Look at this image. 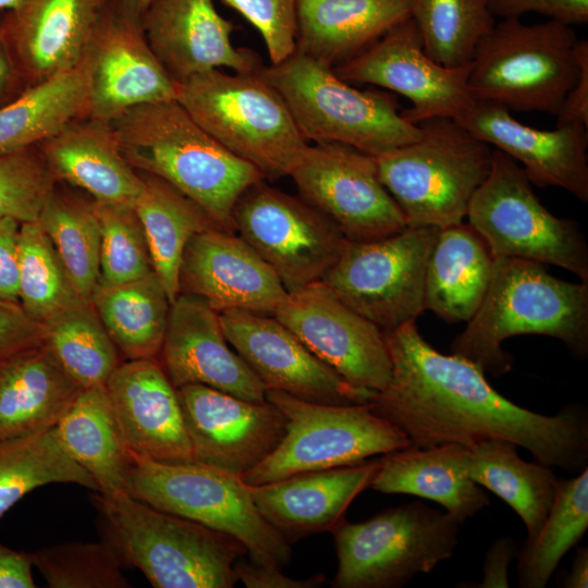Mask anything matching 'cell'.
<instances>
[{
	"mask_svg": "<svg viewBox=\"0 0 588 588\" xmlns=\"http://www.w3.org/2000/svg\"><path fill=\"white\" fill-rule=\"evenodd\" d=\"M392 375L369 406L418 448H467L497 439L525 448L536 462L579 474L588 467V412L571 403L554 415L522 407L495 391L470 362L433 348L416 321L382 331Z\"/></svg>",
	"mask_w": 588,
	"mask_h": 588,
	"instance_id": "1",
	"label": "cell"
},
{
	"mask_svg": "<svg viewBox=\"0 0 588 588\" xmlns=\"http://www.w3.org/2000/svg\"><path fill=\"white\" fill-rule=\"evenodd\" d=\"M519 334L561 340L574 358L588 356V282H568L542 264L497 256L486 295L451 343L457 355L494 377L509 372L513 357L502 343Z\"/></svg>",
	"mask_w": 588,
	"mask_h": 588,
	"instance_id": "2",
	"label": "cell"
},
{
	"mask_svg": "<svg viewBox=\"0 0 588 588\" xmlns=\"http://www.w3.org/2000/svg\"><path fill=\"white\" fill-rule=\"evenodd\" d=\"M110 124L134 169L174 186L223 230L234 232L240 196L266 180L206 133L176 100L134 107Z\"/></svg>",
	"mask_w": 588,
	"mask_h": 588,
	"instance_id": "3",
	"label": "cell"
},
{
	"mask_svg": "<svg viewBox=\"0 0 588 588\" xmlns=\"http://www.w3.org/2000/svg\"><path fill=\"white\" fill-rule=\"evenodd\" d=\"M100 539L123 567H135L155 588H232L235 562L247 553L235 537L177 516L127 493L93 492Z\"/></svg>",
	"mask_w": 588,
	"mask_h": 588,
	"instance_id": "4",
	"label": "cell"
},
{
	"mask_svg": "<svg viewBox=\"0 0 588 588\" xmlns=\"http://www.w3.org/2000/svg\"><path fill=\"white\" fill-rule=\"evenodd\" d=\"M260 73L282 97L307 142L344 144L376 157L421 135L420 125L402 115L392 94L359 90L330 64L298 50L262 65Z\"/></svg>",
	"mask_w": 588,
	"mask_h": 588,
	"instance_id": "5",
	"label": "cell"
},
{
	"mask_svg": "<svg viewBox=\"0 0 588 588\" xmlns=\"http://www.w3.org/2000/svg\"><path fill=\"white\" fill-rule=\"evenodd\" d=\"M260 69L195 74L176 83L175 100L222 147L277 180L289 175L308 143Z\"/></svg>",
	"mask_w": 588,
	"mask_h": 588,
	"instance_id": "6",
	"label": "cell"
},
{
	"mask_svg": "<svg viewBox=\"0 0 588 588\" xmlns=\"http://www.w3.org/2000/svg\"><path fill=\"white\" fill-rule=\"evenodd\" d=\"M419 125L418 139L375 157L380 181L407 225L460 224L490 172L493 149L454 119Z\"/></svg>",
	"mask_w": 588,
	"mask_h": 588,
	"instance_id": "7",
	"label": "cell"
},
{
	"mask_svg": "<svg viewBox=\"0 0 588 588\" xmlns=\"http://www.w3.org/2000/svg\"><path fill=\"white\" fill-rule=\"evenodd\" d=\"M126 493L161 511L229 534L256 564L283 569L289 543L260 514L240 476L196 461L167 463L128 454Z\"/></svg>",
	"mask_w": 588,
	"mask_h": 588,
	"instance_id": "8",
	"label": "cell"
},
{
	"mask_svg": "<svg viewBox=\"0 0 588 588\" xmlns=\"http://www.w3.org/2000/svg\"><path fill=\"white\" fill-rule=\"evenodd\" d=\"M577 41L571 25L555 20L535 25L519 19L495 23L469 63L471 98L510 111L556 115L578 77Z\"/></svg>",
	"mask_w": 588,
	"mask_h": 588,
	"instance_id": "9",
	"label": "cell"
},
{
	"mask_svg": "<svg viewBox=\"0 0 588 588\" xmlns=\"http://www.w3.org/2000/svg\"><path fill=\"white\" fill-rule=\"evenodd\" d=\"M338 558L333 588H400L450 559L458 524L419 501L389 507L331 531Z\"/></svg>",
	"mask_w": 588,
	"mask_h": 588,
	"instance_id": "10",
	"label": "cell"
},
{
	"mask_svg": "<svg viewBox=\"0 0 588 588\" xmlns=\"http://www.w3.org/2000/svg\"><path fill=\"white\" fill-rule=\"evenodd\" d=\"M266 400L285 416V434L265 460L241 476L248 486L353 465L411 445L409 439L375 414L369 403L322 404L274 390L266 391Z\"/></svg>",
	"mask_w": 588,
	"mask_h": 588,
	"instance_id": "11",
	"label": "cell"
},
{
	"mask_svg": "<svg viewBox=\"0 0 588 588\" xmlns=\"http://www.w3.org/2000/svg\"><path fill=\"white\" fill-rule=\"evenodd\" d=\"M466 217L493 257L554 265L588 282V245L578 225L551 213L524 169L506 154L493 149L490 172Z\"/></svg>",
	"mask_w": 588,
	"mask_h": 588,
	"instance_id": "12",
	"label": "cell"
},
{
	"mask_svg": "<svg viewBox=\"0 0 588 588\" xmlns=\"http://www.w3.org/2000/svg\"><path fill=\"white\" fill-rule=\"evenodd\" d=\"M439 230L406 225L382 238L348 241L321 282L381 331L416 321L426 310V268Z\"/></svg>",
	"mask_w": 588,
	"mask_h": 588,
	"instance_id": "13",
	"label": "cell"
},
{
	"mask_svg": "<svg viewBox=\"0 0 588 588\" xmlns=\"http://www.w3.org/2000/svg\"><path fill=\"white\" fill-rule=\"evenodd\" d=\"M234 232L275 272L287 293L322 280L348 240L304 198L260 180L240 196Z\"/></svg>",
	"mask_w": 588,
	"mask_h": 588,
	"instance_id": "14",
	"label": "cell"
},
{
	"mask_svg": "<svg viewBox=\"0 0 588 588\" xmlns=\"http://www.w3.org/2000/svg\"><path fill=\"white\" fill-rule=\"evenodd\" d=\"M132 0H105L82 63L88 84V115L112 121L146 103L175 100V81L151 50Z\"/></svg>",
	"mask_w": 588,
	"mask_h": 588,
	"instance_id": "15",
	"label": "cell"
},
{
	"mask_svg": "<svg viewBox=\"0 0 588 588\" xmlns=\"http://www.w3.org/2000/svg\"><path fill=\"white\" fill-rule=\"evenodd\" d=\"M287 176L299 196L335 223L348 241L382 238L407 225L380 181L375 156L352 146L307 145Z\"/></svg>",
	"mask_w": 588,
	"mask_h": 588,
	"instance_id": "16",
	"label": "cell"
},
{
	"mask_svg": "<svg viewBox=\"0 0 588 588\" xmlns=\"http://www.w3.org/2000/svg\"><path fill=\"white\" fill-rule=\"evenodd\" d=\"M333 69L350 84H372L405 96L412 108L402 115L417 125L433 118L455 120L475 101L467 86L469 63L446 68L432 60L412 16Z\"/></svg>",
	"mask_w": 588,
	"mask_h": 588,
	"instance_id": "17",
	"label": "cell"
},
{
	"mask_svg": "<svg viewBox=\"0 0 588 588\" xmlns=\"http://www.w3.org/2000/svg\"><path fill=\"white\" fill-rule=\"evenodd\" d=\"M273 316L352 385L380 392L389 384L392 365L383 332L321 281L287 293Z\"/></svg>",
	"mask_w": 588,
	"mask_h": 588,
	"instance_id": "18",
	"label": "cell"
},
{
	"mask_svg": "<svg viewBox=\"0 0 588 588\" xmlns=\"http://www.w3.org/2000/svg\"><path fill=\"white\" fill-rule=\"evenodd\" d=\"M220 321L230 345L266 391L332 405L368 404L377 393L347 382L273 315L226 310Z\"/></svg>",
	"mask_w": 588,
	"mask_h": 588,
	"instance_id": "19",
	"label": "cell"
},
{
	"mask_svg": "<svg viewBox=\"0 0 588 588\" xmlns=\"http://www.w3.org/2000/svg\"><path fill=\"white\" fill-rule=\"evenodd\" d=\"M194 461L242 476L285 434L286 418L269 401L252 402L203 384L177 389Z\"/></svg>",
	"mask_w": 588,
	"mask_h": 588,
	"instance_id": "20",
	"label": "cell"
},
{
	"mask_svg": "<svg viewBox=\"0 0 588 588\" xmlns=\"http://www.w3.org/2000/svg\"><path fill=\"white\" fill-rule=\"evenodd\" d=\"M180 293L194 295L217 313L274 315L287 291L270 266L238 234L204 230L188 242L180 268Z\"/></svg>",
	"mask_w": 588,
	"mask_h": 588,
	"instance_id": "21",
	"label": "cell"
},
{
	"mask_svg": "<svg viewBox=\"0 0 588 588\" xmlns=\"http://www.w3.org/2000/svg\"><path fill=\"white\" fill-rule=\"evenodd\" d=\"M220 314L200 298L180 293L170 304L158 360L179 389L203 384L252 402H265L266 389L230 347Z\"/></svg>",
	"mask_w": 588,
	"mask_h": 588,
	"instance_id": "22",
	"label": "cell"
},
{
	"mask_svg": "<svg viewBox=\"0 0 588 588\" xmlns=\"http://www.w3.org/2000/svg\"><path fill=\"white\" fill-rule=\"evenodd\" d=\"M105 389L130 452L167 463L194 461L177 389L157 357L120 362Z\"/></svg>",
	"mask_w": 588,
	"mask_h": 588,
	"instance_id": "23",
	"label": "cell"
},
{
	"mask_svg": "<svg viewBox=\"0 0 588 588\" xmlns=\"http://www.w3.org/2000/svg\"><path fill=\"white\" fill-rule=\"evenodd\" d=\"M455 121L478 139L519 161L532 184L561 187L584 203L588 200L587 126L567 124L552 131L537 130L515 120L509 109L478 100Z\"/></svg>",
	"mask_w": 588,
	"mask_h": 588,
	"instance_id": "24",
	"label": "cell"
},
{
	"mask_svg": "<svg viewBox=\"0 0 588 588\" xmlns=\"http://www.w3.org/2000/svg\"><path fill=\"white\" fill-rule=\"evenodd\" d=\"M142 23L151 50L175 83L220 68L248 73L262 66L253 51L234 47V25L212 0H151Z\"/></svg>",
	"mask_w": 588,
	"mask_h": 588,
	"instance_id": "25",
	"label": "cell"
},
{
	"mask_svg": "<svg viewBox=\"0 0 588 588\" xmlns=\"http://www.w3.org/2000/svg\"><path fill=\"white\" fill-rule=\"evenodd\" d=\"M380 461L291 475L249 486L262 517L289 542L332 531L353 500L369 488Z\"/></svg>",
	"mask_w": 588,
	"mask_h": 588,
	"instance_id": "26",
	"label": "cell"
},
{
	"mask_svg": "<svg viewBox=\"0 0 588 588\" xmlns=\"http://www.w3.org/2000/svg\"><path fill=\"white\" fill-rule=\"evenodd\" d=\"M105 0H24L3 13L17 63L34 85L76 68Z\"/></svg>",
	"mask_w": 588,
	"mask_h": 588,
	"instance_id": "27",
	"label": "cell"
},
{
	"mask_svg": "<svg viewBox=\"0 0 588 588\" xmlns=\"http://www.w3.org/2000/svg\"><path fill=\"white\" fill-rule=\"evenodd\" d=\"M37 147L54 180L83 188L94 201L133 206L142 189L140 173L124 158L109 121L74 119Z\"/></svg>",
	"mask_w": 588,
	"mask_h": 588,
	"instance_id": "28",
	"label": "cell"
},
{
	"mask_svg": "<svg viewBox=\"0 0 588 588\" xmlns=\"http://www.w3.org/2000/svg\"><path fill=\"white\" fill-rule=\"evenodd\" d=\"M412 0H296V50L331 66L411 17Z\"/></svg>",
	"mask_w": 588,
	"mask_h": 588,
	"instance_id": "29",
	"label": "cell"
},
{
	"mask_svg": "<svg viewBox=\"0 0 588 588\" xmlns=\"http://www.w3.org/2000/svg\"><path fill=\"white\" fill-rule=\"evenodd\" d=\"M81 389L45 343L0 358V439L53 428Z\"/></svg>",
	"mask_w": 588,
	"mask_h": 588,
	"instance_id": "30",
	"label": "cell"
},
{
	"mask_svg": "<svg viewBox=\"0 0 588 588\" xmlns=\"http://www.w3.org/2000/svg\"><path fill=\"white\" fill-rule=\"evenodd\" d=\"M466 449L456 443L409 445L384 454L369 488L434 501L460 525L490 504L487 493L464 471Z\"/></svg>",
	"mask_w": 588,
	"mask_h": 588,
	"instance_id": "31",
	"label": "cell"
},
{
	"mask_svg": "<svg viewBox=\"0 0 588 588\" xmlns=\"http://www.w3.org/2000/svg\"><path fill=\"white\" fill-rule=\"evenodd\" d=\"M494 257L463 222L439 230L425 277V309L450 323L467 322L488 290Z\"/></svg>",
	"mask_w": 588,
	"mask_h": 588,
	"instance_id": "32",
	"label": "cell"
},
{
	"mask_svg": "<svg viewBox=\"0 0 588 588\" xmlns=\"http://www.w3.org/2000/svg\"><path fill=\"white\" fill-rule=\"evenodd\" d=\"M54 428L63 449L94 479L98 493H126L130 451L105 385L82 388Z\"/></svg>",
	"mask_w": 588,
	"mask_h": 588,
	"instance_id": "33",
	"label": "cell"
},
{
	"mask_svg": "<svg viewBox=\"0 0 588 588\" xmlns=\"http://www.w3.org/2000/svg\"><path fill=\"white\" fill-rule=\"evenodd\" d=\"M139 173L143 185L133 208L145 234L152 269L172 303L180 294V268L188 242L198 232L220 226L164 180Z\"/></svg>",
	"mask_w": 588,
	"mask_h": 588,
	"instance_id": "34",
	"label": "cell"
},
{
	"mask_svg": "<svg viewBox=\"0 0 588 588\" xmlns=\"http://www.w3.org/2000/svg\"><path fill=\"white\" fill-rule=\"evenodd\" d=\"M463 468L469 479L516 512L525 524L527 538L538 534L560 480L549 466L522 460L512 442L491 439L466 449Z\"/></svg>",
	"mask_w": 588,
	"mask_h": 588,
	"instance_id": "35",
	"label": "cell"
},
{
	"mask_svg": "<svg viewBox=\"0 0 588 588\" xmlns=\"http://www.w3.org/2000/svg\"><path fill=\"white\" fill-rule=\"evenodd\" d=\"M90 303L126 359L158 357L171 302L155 271L120 284L98 283Z\"/></svg>",
	"mask_w": 588,
	"mask_h": 588,
	"instance_id": "36",
	"label": "cell"
},
{
	"mask_svg": "<svg viewBox=\"0 0 588 588\" xmlns=\"http://www.w3.org/2000/svg\"><path fill=\"white\" fill-rule=\"evenodd\" d=\"M88 115V84L81 63L28 86L0 106V154L37 146L68 122Z\"/></svg>",
	"mask_w": 588,
	"mask_h": 588,
	"instance_id": "37",
	"label": "cell"
},
{
	"mask_svg": "<svg viewBox=\"0 0 588 588\" xmlns=\"http://www.w3.org/2000/svg\"><path fill=\"white\" fill-rule=\"evenodd\" d=\"M50 483L98 490L94 479L63 449L54 427L0 439V518L26 494Z\"/></svg>",
	"mask_w": 588,
	"mask_h": 588,
	"instance_id": "38",
	"label": "cell"
},
{
	"mask_svg": "<svg viewBox=\"0 0 588 588\" xmlns=\"http://www.w3.org/2000/svg\"><path fill=\"white\" fill-rule=\"evenodd\" d=\"M588 528V467L572 479H560L551 510L532 538L516 553L520 588H544L562 558Z\"/></svg>",
	"mask_w": 588,
	"mask_h": 588,
	"instance_id": "39",
	"label": "cell"
},
{
	"mask_svg": "<svg viewBox=\"0 0 588 588\" xmlns=\"http://www.w3.org/2000/svg\"><path fill=\"white\" fill-rule=\"evenodd\" d=\"M42 327L44 343L81 388L105 385L120 364L119 350L89 301L78 298Z\"/></svg>",
	"mask_w": 588,
	"mask_h": 588,
	"instance_id": "40",
	"label": "cell"
},
{
	"mask_svg": "<svg viewBox=\"0 0 588 588\" xmlns=\"http://www.w3.org/2000/svg\"><path fill=\"white\" fill-rule=\"evenodd\" d=\"M36 221L51 241L77 296L90 302L100 277V228L91 204L53 191Z\"/></svg>",
	"mask_w": 588,
	"mask_h": 588,
	"instance_id": "41",
	"label": "cell"
},
{
	"mask_svg": "<svg viewBox=\"0 0 588 588\" xmlns=\"http://www.w3.org/2000/svg\"><path fill=\"white\" fill-rule=\"evenodd\" d=\"M411 15L426 53L446 68L470 63L477 45L497 23L488 0H412Z\"/></svg>",
	"mask_w": 588,
	"mask_h": 588,
	"instance_id": "42",
	"label": "cell"
},
{
	"mask_svg": "<svg viewBox=\"0 0 588 588\" xmlns=\"http://www.w3.org/2000/svg\"><path fill=\"white\" fill-rule=\"evenodd\" d=\"M78 298L51 241L38 222L21 223L19 302L23 310L42 323Z\"/></svg>",
	"mask_w": 588,
	"mask_h": 588,
	"instance_id": "43",
	"label": "cell"
},
{
	"mask_svg": "<svg viewBox=\"0 0 588 588\" xmlns=\"http://www.w3.org/2000/svg\"><path fill=\"white\" fill-rule=\"evenodd\" d=\"M30 558L49 588L130 587L119 556L101 539L44 547Z\"/></svg>",
	"mask_w": 588,
	"mask_h": 588,
	"instance_id": "44",
	"label": "cell"
},
{
	"mask_svg": "<svg viewBox=\"0 0 588 588\" xmlns=\"http://www.w3.org/2000/svg\"><path fill=\"white\" fill-rule=\"evenodd\" d=\"M100 228L98 283L120 284L154 271L142 224L133 206L91 201Z\"/></svg>",
	"mask_w": 588,
	"mask_h": 588,
	"instance_id": "45",
	"label": "cell"
},
{
	"mask_svg": "<svg viewBox=\"0 0 588 588\" xmlns=\"http://www.w3.org/2000/svg\"><path fill=\"white\" fill-rule=\"evenodd\" d=\"M54 182L37 146L0 154V220L36 221Z\"/></svg>",
	"mask_w": 588,
	"mask_h": 588,
	"instance_id": "46",
	"label": "cell"
},
{
	"mask_svg": "<svg viewBox=\"0 0 588 588\" xmlns=\"http://www.w3.org/2000/svg\"><path fill=\"white\" fill-rule=\"evenodd\" d=\"M260 34L271 64L296 50V0H222Z\"/></svg>",
	"mask_w": 588,
	"mask_h": 588,
	"instance_id": "47",
	"label": "cell"
},
{
	"mask_svg": "<svg viewBox=\"0 0 588 588\" xmlns=\"http://www.w3.org/2000/svg\"><path fill=\"white\" fill-rule=\"evenodd\" d=\"M488 8L503 20L536 12L567 25L588 21V0H488Z\"/></svg>",
	"mask_w": 588,
	"mask_h": 588,
	"instance_id": "48",
	"label": "cell"
},
{
	"mask_svg": "<svg viewBox=\"0 0 588 588\" xmlns=\"http://www.w3.org/2000/svg\"><path fill=\"white\" fill-rule=\"evenodd\" d=\"M44 340L41 322L32 319L20 304L0 301V358Z\"/></svg>",
	"mask_w": 588,
	"mask_h": 588,
	"instance_id": "49",
	"label": "cell"
},
{
	"mask_svg": "<svg viewBox=\"0 0 588 588\" xmlns=\"http://www.w3.org/2000/svg\"><path fill=\"white\" fill-rule=\"evenodd\" d=\"M237 581L247 588H318L327 583L322 573L304 579L292 578L282 573L281 568L265 566L238 559L234 564Z\"/></svg>",
	"mask_w": 588,
	"mask_h": 588,
	"instance_id": "50",
	"label": "cell"
},
{
	"mask_svg": "<svg viewBox=\"0 0 588 588\" xmlns=\"http://www.w3.org/2000/svg\"><path fill=\"white\" fill-rule=\"evenodd\" d=\"M21 222L0 220V301L19 304V235Z\"/></svg>",
	"mask_w": 588,
	"mask_h": 588,
	"instance_id": "51",
	"label": "cell"
},
{
	"mask_svg": "<svg viewBox=\"0 0 588 588\" xmlns=\"http://www.w3.org/2000/svg\"><path fill=\"white\" fill-rule=\"evenodd\" d=\"M576 57L579 73L556 113V126L583 124L588 127V41L578 39Z\"/></svg>",
	"mask_w": 588,
	"mask_h": 588,
	"instance_id": "52",
	"label": "cell"
},
{
	"mask_svg": "<svg viewBox=\"0 0 588 588\" xmlns=\"http://www.w3.org/2000/svg\"><path fill=\"white\" fill-rule=\"evenodd\" d=\"M516 541L511 537L495 539L485 554L482 580L473 587L479 588H507L509 566L517 553Z\"/></svg>",
	"mask_w": 588,
	"mask_h": 588,
	"instance_id": "53",
	"label": "cell"
},
{
	"mask_svg": "<svg viewBox=\"0 0 588 588\" xmlns=\"http://www.w3.org/2000/svg\"><path fill=\"white\" fill-rule=\"evenodd\" d=\"M28 86L8 40L2 16L0 19V106L16 98Z\"/></svg>",
	"mask_w": 588,
	"mask_h": 588,
	"instance_id": "54",
	"label": "cell"
},
{
	"mask_svg": "<svg viewBox=\"0 0 588 588\" xmlns=\"http://www.w3.org/2000/svg\"><path fill=\"white\" fill-rule=\"evenodd\" d=\"M33 567L30 553L0 542V588H34Z\"/></svg>",
	"mask_w": 588,
	"mask_h": 588,
	"instance_id": "55",
	"label": "cell"
},
{
	"mask_svg": "<svg viewBox=\"0 0 588 588\" xmlns=\"http://www.w3.org/2000/svg\"><path fill=\"white\" fill-rule=\"evenodd\" d=\"M556 585L562 588H587L588 587V548H577L572 562L571 571H563L556 578Z\"/></svg>",
	"mask_w": 588,
	"mask_h": 588,
	"instance_id": "56",
	"label": "cell"
},
{
	"mask_svg": "<svg viewBox=\"0 0 588 588\" xmlns=\"http://www.w3.org/2000/svg\"><path fill=\"white\" fill-rule=\"evenodd\" d=\"M24 0H0V13H7L17 9Z\"/></svg>",
	"mask_w": 588,
	"mask_h": 588,
	"instance_id": "57",
	"label": "cell"
},
{
	"mask_svg": "<svg viewBox=\"0 0 588 588\" xmlns=\"http://www.w3.org/2000/svg\"><path fill=\"white\" fill-rule=\"evenodd\" d=\"M142 11L146 9L151 0H132Z\"/></svg>",
	"mask_w": 588,
	"mask_h": 588,
	"instance_id": "58",
	"label": "cell"
}]
</instances>
